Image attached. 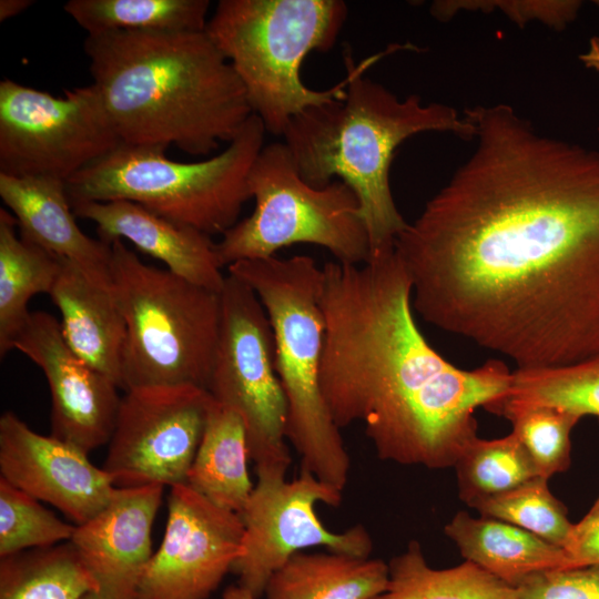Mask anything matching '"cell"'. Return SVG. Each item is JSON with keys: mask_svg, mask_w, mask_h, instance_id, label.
Masks as SVG:
<instances>
[{"mask_svg": "<svg viewBox=\"0 0 599 599\" xmlns=\"http://www.w3.org/2000/svg\"><path fill=\"white\" fill-rule=\"evenodd\" d=\"M465 112L475 150L395 243L413 308L518 369L599 354V152Z\"/></svg>", "mask_w": 599, "mask_h": 599, "instance_id": "6da1fadb", "label": "cell"}, {"mask_svg": "<svg viewBox=\"0 0 599 599\" xmlns=\"http://www.w3.org/2000/svg\"><path fill=\"white\" fill-rule=\"evenodd\" d=\"M412 298L395 251L325 263L321 389L335 425L364 424L382 460L445 469L478 437L476 409L508 393L512 370L498 359L449 363L420 332Z\"/></svg>", "mask_w": 599, "mask_h": 599, "instance_id": "7a4b0ae2", "label": "cell"}, {"mask_svg": "<svg viewBox=\"0 0 599 599\" xmlns=\"http://www.w3.org/2000/svg\"><path fill=\"white\" fill-rule=\"evenodd\" d=\"M84 52L122 143L209 155L253 114L243 83L205 30L88 34Z\"/></svg>", "mask_w": 599, "mask_h": 599, "instance_id": "3957f363", "label": "cell"}, {"mask_svg": "<svg viewBox=\"0 0 599 599\" xmlns=\"http://www.w3.org/2000/svg\"><path fill=\"white\" fill-rule=\"evenodd\" d=\"M389 48L362 65L344 54L347 87L343 98L307 108L294 116L283 136L301 177L323 187L334 180L355 192L369 242V258L390 254L408 225L390 189L389 170L396 149L422 132L453 133L474 140L475 125L455 108L424 103L418 94L404 99L363 75ZM368 258V260H369Z\"/></svg>", "mask_w": 599, "mask_h": 599, "instance_id": "277c9868", "label": "cell"}, {"mask_svg": "<svg viewBox=\"0 0 599 599\" xmlns=\"http://www.w3.org/2000/svg\"><path fill=\"white\" fill-rule=\"evenodd\" d=\"M227 273L256 293L268 315L275 368L287 402L286 439L301 458V469L343 491L351 459L319 382L322 267L307 255L272 256L235 262Z\"/></svg>", "mask_w": 599, "mask_h": 599, "instance_id": "5b68a950", "label": "cell"}, {"mask_svg": "<svg viewBox=\"0 0 599 599\" xmlns=\"http://www.w3.org/2000/svg\"><path fill=\"white\" fill-rule=\"evenodd\" d=\"M348 16L342 0H220L206 33L232 64L266 132L283 135L291 120L346 93L347 78L326 90L301 78L304 59L327 52Z\"/></svg>", "mask_w": 599, "mask_h": 599, "instance_id": "8992f818", "label": "cell"}, {"mask_svg": "<svg viewBox=\"0 0 599 599\" xmlns=\"http://www.w3.org/2000/svg\"><path fill=\"white\" fill-rule=\"evenodd\" d=\"M265 128L252 114L225 150L199 162H177L166 146L121 143L72 175L70 202L126 200L175 224L224 234L251 197L248 173L264 146Z\"/></svg>", "mask_w": 599, "mask_h": 599, "instance_id": "52a82bcc", "label": "cell"}, {"mask_svg": "<svg viewBox=\"0 0 599 599\" xmlns=\"http://www.w3.org/2000/svg\"><path fill=\"white\" fill-rule=\"evenodd\" d=\"M110 272L126 325L122 389H206L220 336V293L143 263L123 240L111 242Z\"/></svg>", "mask_w": 599, "mask_h": 599, "instance_id": "ba28073f", "label": "cell"}, {"mask_svg": "<svg viewBox=\"0 0 599 599\" xmlns=\"http://www.w3.org/2000/svg\"><path fill=\"white\" fill-rule=\"evenodd\" d=\"M248 189L254 211L216 243L223 267L268 258L298 243L322 246L342 263L368 261V235L355 192L341 180L323 187L305 182L284 142L262 148L248 173Z\"/></svg>", "mask_w": 599, "mask_h": 599, "instance_id": "9c48e42d", "label": "cell"}, {"mask_svg": "<svg viewBox=\"0 0 599 599\" xmlns=\"http://www.w3.org/2000/svg\"><path fill=\"white\" fill-rule=\"evenodd\" d=\"M221 327L206 390L242 418L255 468L287 471V402L275 368L274 335L256 293L227 273Z\"/></svg>", "mask_w": 599, "mask_h": 599, "instance_id": "30bf717a", "label": "cell"}, {"mask_svg": "<svg viewBox=\"0 0 599 599\" xmlns=\"http://www.w3.org/2000/svg\"><path fill=\"white\" fill-rule=\"evenodd\" d=\"M121 143L93 83L57 98L10 79L0 82V174L67 182Z\"/></svg>", "mask_w": 599, "mask_h": 599, "instance_id": "8fae6325", "label": "cell"}, {"mask_svg": "<svg viewBox=\"0 0 599 599\" xmlns=\"http://www.w3.org/2000/svg\"><path fill=\"white\" fill-rule=\"evenodd\" d=\"M257 483L242 510L243 554L232 572L238 585L255 598L264 592L272 575L293 555L312 547L331 552L368 558L373 540L357 524L343 532L327 529L315 511L318 502L336 507L343 491L319 480L307 470L291 481L284 471L256 468Z\"/></svg>", "mask_w": 599, "mask_h": 599, "instance_id": "7c38bea8", "label": "cell"}, {"mask_svg": "<svg viewBox=\"0 0 599 599\" xmlns=\"http://www.w3.org/2000/svg\"><path fill=\"white\" fill-rule=\"evenodd\" d=\"M212 403L193 385L126 389L102 467L114 486L186 484Z\"/></svg>", "mask_w": 599, "mask_h": 599, "instance_id": "4fadbf2b", "label": "cell"}, {"mask_svg": "<svg viewBox=\"0 0 599 599\" xmlns=\"http://www.w3.org/2000/svg\"><path fill=\"white\" fill-rule=\"evenodd\" d=\"M159 549L136 599H207L243 554L241 515L221 508L189 485L171 487Z\"/></svg>", "mask_w": 599, "mask_h": 599, "instance_id": "5bb4252c", "label": "cell"}, {"mask_svg": "<svg viewBox=\"0 0 599 599\" xmlns=\"http://www.w3.org/2000/svg\"><path fill=\"white\" fill-rule=\"evenodd\" d=\"M43 372L51 394V436L84 454L109 444L118 419L119 386L80 358L51 314L30 312L12 342Z\"/></svg>", "mask_w": 599, "mask_h": 599, "instance_id": "9a60e30c", "label": "cell"}, {"mask_svg": "<svg viewBox=\"0 0 599 599\" xmlns=\"http://www.w3.org/2000/svg\"><path fill=\"white\" fill-rule=\"evenodd\" d=\"M0 474L18 489L58 508L75 526L101 511L116 489L87 454L38 434L12 412L0 417Z\"/></svg>", "mask_w": 599, "mask_h": 599, "instance_id": "2e32d148", "label": "cell"}, {"mask_svg": "<svg viewBox=\"0 0 599 599\" xmlns=\"http://www.w3.org/2000/svg\"><path fill=\"white\" fill-rule=\"evenodd\" d=\"M164 486L116 487L94 517L70 539L104 599H136L153 552L151 531Z\"/></svg>", "mask_w": 599, "mask_h": 599, "instance_id": "e0dca14e", "label": "cell"}, {"mask_svg": "<svg viewBox=\"0 0 599 599\" xmlns=\"http://www.w3.org/2000/svg\"><path fill=\"white\" fill-rule=\"evenodd\" d=\"M71 205L75 216L97 225L100 240L111 243L125 238L142 253L163 262L173 274L211 291H222L225 276L210 235L126 200Z\"/></svg>", "mask_w": 599, "mask_h": 599, "instance_id": "ac0fdd59", "label": "cell"}, {"mask_svg": "<svg viewBox=\"0 0 599 599\" xmlns=\"http://www.w3.org/2000/svg\"><path fill=\"white\" fill-rule=\"evenodd\" d=\"M0 196L17 220L22 238L71 262L93 283L112 290L111 243L80 230L64 180L0 174Z\"/></svg>", "mask_w": 599, "mask_h": 599, "instance_id": "d6986e66", "label": "cell"}, {"mask_svg": "<svg viewBox=\"0 0 599 599\" xmlns=\"http://www.w3.org/2000/svg\"><path fill=\"white\" fill-rule=\"evenodd\" d=\"M49 295L60 311L69 347L122 388L126 325L113 290L93 283L77 265L63 260Z\"/></svg>", "mask_w": 599, "mask_h": 599, "instance_id": "ffe728a7", "label": "cell"}, {"mask_svg": "<svg viewBox=\"0 0 599 599\" xmlns=\"http://www.w3.org/2000/svg\"><path fill=\"white\" fill-rule=\"evenodd\" d=\"M444 532L465 560L512 587L534 573L572 568L564 548L496 518L458 511Z\"/></svg>", "mask_w": 599, "mask_h": 599, "instance_id": "44dd1931", "label": "cell"}, {"mask_svg": "<svg viewBox=\"0 0 599 599\" xmlns=\"http://www.w3.org/2000/svg\"><path fill=\"white\" fill-rule=\"evenodd\" d=\"M388 579L382 559L300 551L272 575L264 593L266 599H373Z\"/></svg>", "mask_w": 599, "mask_h": 599, "instance_id": "7402d4cb", "label": "cell"}, {"mask_svg": "<svg viewBox=\"0 0 599 599\" xmlns=\"http://www.w3.org/2000/svg\"><path fill=\"white\" fill-rule=\"evenodd\" d=\"M248 459L242 418L213 399L186 485L214 505L241 514L254 488Z\"/></svg>", "mask_w": 599, "mask_h": 599, "instance_id": "603a6c76", "label": "cell"}, {"mask_svg": "<svg viewBox=\"0 0 599 599\" xmlns=\"http://www.w3.org/2000/svg\"><path fill=\"white\" fill-rule=\"evenodd\" d=\"M18 222L0 209V356L12 349L17 333L28 318V303L49 294L63 260L17 235Z\"/></svg>", "mask_w": 599, "mask_h": 599, "instance_id": "cb8c5ba5", "label": "cell"}, {"mask_svg": "<svg viewBox=\"0 0 599 599\" xmlns=\"http://www.w3.org/2000/svg\"><path fill=\"white\" fill-rule=\"evenodd\" d=\"M388 570L386 590L373 599H518L515 587L470 561L432 568L416 540L389 561Z\"/></svg>", "mask_w": 599, "mask_h": 599, "instance_id": "d4e9b609", "label": "cell"}, {"mask_svg": "<svg viewBox=\"0 0 599 599\" xmlns=\"http://www.w3.org/2000/svg\"><path fill=\"white\" fill-rule=\"evenodd\" d=\"M99 586L70 541L0 558V599H80Z\"/></svg>", "mask_w": 599, "mask_h": 599, "instance_id": "484cf974", "label": "cell"}, {"mask_svg": "<svg viewBox=\"0 0 599 599\" xmlns=\"http://www.w3.org/2000/svg\"><path fill=\"white\" fill-rule=\"evenodd\" d=\"M209 0H69L64 11L88 34L108 31H203Z\"/></svg>", "mask_w": 599, "mask_h": 599, "instance_id": "4316f807", "label": "cell"}, {"mask_svg": "<svg viewBox=\"0 0 599 599\" xmlns=\"http://www.w3.org/2000/svg\"><path fill=\"white\" fill-rule=\"evenodd\" d=\"M454 467L458 496L469 507L540 477L530 455L512 433L495 439L477 437Z\"/></svg>", "mask_w": 599, "mask_h": 599, "instance_id": "83f0119b", "label": "cell"}, {"mask_svg": "<svg viewBox=\"0 0 599 599\" xmlns=\"http://www.w3.org/2000/svg\"><path fill=\"white\" fill-rule=\"evenodd\" d=\"M510 422L511 433L530 455L540 477L549 480L570 466L573 427L581 419L569 412L501 397L485 407Z\"/></svg>", "mask_w": 599, "mask_h": 599, "instance_id": "f1b7e54d", "label": "cell"}, {"mask_svg": "<svg viewBox=\"0 0 599 599\" xmlns=\"http://www.w3.org/2000/svg\"><path fill=\"white\" fill-rule=\"evenodd\" d=\"M502 397L599 418V354L562 366L516 368Z\"/></svg>", "mask_w": 599, "mask_h": 599, "instance_id": "f546056e", "label": "cell"}, {"mask_svg": "<svg viewBox=\"0 0 599 599\" xmlns=\"http://www.w3.org/2000/svg\"><path fill=\"white\" fill-rule=\"evenodd\" d=\"M480 516L520 527L565 549L573 525L565 505L536 477L509 491L481 499L470 506Z\"/></svg>", "mask_w": 599, "mask_h": 599, "instance_id": "4dcf8cb0", "label": "cell"}, {"mask_svg": "<svg viewBox=\"0 0 599 599\" xmlns=\"http://www.w3.org/2000/svg\"><path fill=\"white\" fill-rule=\"evenodd\" d=\"M74 528L0 477V558L70 541Z\"/></svg>", "mask_w": 599, "mask_h": 599, "instance_id": "1f68e13d", "label": "cell"}, {"mask_svg": "<svg viewBox=\"0 0 599 599\" xmlns=\"http://www.w3.org/2000/svg\"><path fill=\"white\" fill-rule=\"evenodd\" d=\"M582 6L576 0H445L435 1L430 13L438 20L448 21L460 11L491 12L499 10L519 27L534 20L564 30L578 16Z\"/></svg>", "mask_w": 599, "mask_h": 599, "instance_id": "d6a6232c", "label": "cell"}, {"mask_svg": "<svg viewBox=\"0 0 599 599\" xmlns=\"http://www.w3.org/2000/svg\"><path fill=\"white\" fill-rule=\"evenodd\" d=\"M515 588L518 599H599V566L534 573Z\"/></svg>", "mask_w": 599, "mask_h": 599, "instance_id": "836d02e7", "label": "cell"}, {"mask_svg": "<svg viewBox=\"0 0 599 599\" xmlns=\"http://www.w3.org/2000/svg\"><path fill=\"white\" fill-rule=\"evenodd\" d=\"M565 550L572 568L599 566V511H588L573 525Z\"/></svg>", "mask_w": 599, "mask_h": 599, "instance_id": "e575fe53", "label": "cell"}, {"mask_svg": "<svg viewBox=\"0 0 599 599\" xmlns=\"http://www.w3.org/2000/svg\"><path fill=\"white\" fill-rule=\"evenodd\" d=\"M33 4L32 0H1L0 21H6L26 11Z\"/></svg>", "mask_w": 599, "mask_h": 599, "instance_id": "d590c367", "label": "cell"}, {"mask_svg": "<svg viewBox=\"0 0 599 599\" xmlns=\"http://www.w3.org/2000/svg\"><path fill=\"white\" fill-rule=\"evenodd\" d=\"M579 60L586 68L599 71V37L589 40L588 48L579 55Z\"/></svg>", "mask_w": 599, "mask_h": 599, "instance_id": "8d00e7d4", "label": "cell"}, {"mask_svg": "<svg viewBox=\"0 0 599 599\" xmlns=\"http://www.w3.org/2000/svg\"><path fill=\"white\" fill-rule=\"evenodd\" d=\"M222 599H257L245 588L237 586L227 587L222 596Z\"/></svg>", "mask_w": 599, "mask_h": 599, "instance_id": "74e56055", "label": "cell"}, {"mask_svg": "<svg viewBox=\"0 0 599 599\" xmlns=\"http://www.w3.org/2000/svg\"><path fill=\"white\" fill-rule=\"evenodd\" d=\"M80 599H104L100 593L92 591L82 596Z\"/></svg>", "mask_w": 599, "mask_h": 599, "instance_id": "f35d334b", "label": "cell"}, {"mask_svg": "<svg viewBox=\"0 0 599 599\" xmlns=\"http://www.w3.org/2000/svg\"><path fill=\"white\" fill-rule=\"evenodd\" d=\"M597 511H599V497L597 498V500L593 502L592 507L589 510V512H597Z\"/></svg>", "mask_w": 599, "mask_h": 599, "instance_id": "ab89813d", "label": "cell"}, {"mask_svg": "<svg viewBox=\"0 0 599 599\" xmlns=\"http://www.w3.org/2000/svg\"><path fill=\"white\" fill-rule=\"evenodd\" d=\"M595 3H596L597 6H599V1H595Z\"/></svg>", "mask_w": 599, "mask_h": 599, "instance_id": "60d3db41", "label": "cell"}]
</instances>
